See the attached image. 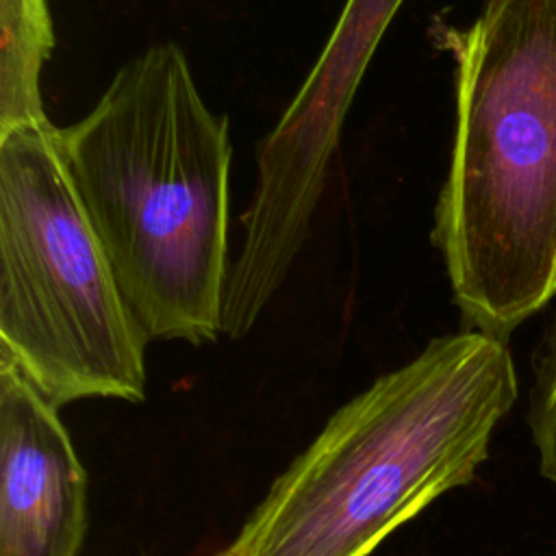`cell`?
I'll list each match as a JSON object with an SVG mask.
<instances>
[{"instance_id": "obj_1", "label": "cell", "mask_w": 556, "mask_h": 556, "mask_svg": "<svg viewBox=\"0 0 556 556\" xmlns=\"http://www.w3.org/2000/svg\"><path fill=\"white\" fill-rule=\"evenodd\" d=\"M56 139L146 339L215 341L230 278L232 148L228 117L206 106L185 52L148 48Z\"/></svg>"}, {"instance_id": "obj_2", "label": "cell", "mask_w": 556, "mask_h": 556, "mask_svg": "<svg viewBox=\"0 0 556 556\" xmlns=\"http://www.w3.org/2000/svg\"><path fill=\"white\" fill-rule=\"evenodd\" d=\"M515 400L506 339H432L326 421L217 556H369L476 478Z\"/></svg>"}, {"instance_id": "obj_3", "label": "cell", "mask_w": 556, "mask_h": 556, "mask_svg": "<svg viewBox=\"0 0 556 556\" xmlns=\"http://www.w3.org/2000/svg\"><path fill=\"white\" fill-rule=\"evenodd\" d=\"M432 35L456 76L432 243L469 330L506 339L556 298V0H484Z\"/></svg>"}, {"instance_id": "obj_4", "label": "cell", "mask_w": 556, "mask_h": 556, "mask_svg": "<svg viewBox=\"0 0 556 556\" xmlns=\"http://www.w3.org/2000/svg\"><path fill=\"white\" fill-rule=\"evenodd\" d=\"M146 345L56 126L43 119L0 132V356L54 406L141 402Z\"/></svg>"}, {"instance_id": "obj_5", "label": "cell", "mask_w": 556, "mask_h": 556, "mask_svg": "<svg viewBox=\"0 0 556 556\" xmlns=\"http://www.w3.org/2000/svg\"><path fill=\"white\" fill-rule=\"evenodd\" d=\"M402 2L345 0L315 65L261 141L224 300L222 332L230 339L252 330L308 239L356 87Z\"/></svg>"}, {"instance_id": "obj_6", "label": "cell", "mask_w": 556, "mask_h": 556, "mask_svg": "<svg viewBox=\"0 0 556 556\" xmlns=\"http://www.w3.org/2000/svg\"><path fill=\"white\" fill-rule=\"evenodd\" d=\"M87 471L59 406L0 356V556H78Z\"/></svg>"}, {"instance_id": "obj_7", "label": "cell", "mask_w": 556, "mask_h": 556, "mask_svg": "<svg viewBox=\"0 0 556 556\" xmlns=\"http://www.w3.org/2000/svg\"><path fill=\"white\" fill-rule=\"evenodd\" d=\"M0 132L48 119L39 76L54 48L46 0H0Z\"/></svg>"}, {"instance_id": "obj_8", "label": "cell", "mask_w": 556, "mask_h": 556, "mask_svg": "<svg viewBox=\"0 0 556 556\" xmlns=\"http://www.w3.org/2000/svg\"><path fill=\"white\" fill-rule=\"evenodd\" d=\"M530 428L539 452L541 473L556 484V332L552 334L539 365Z\"/></svg>"}]
</instances>
